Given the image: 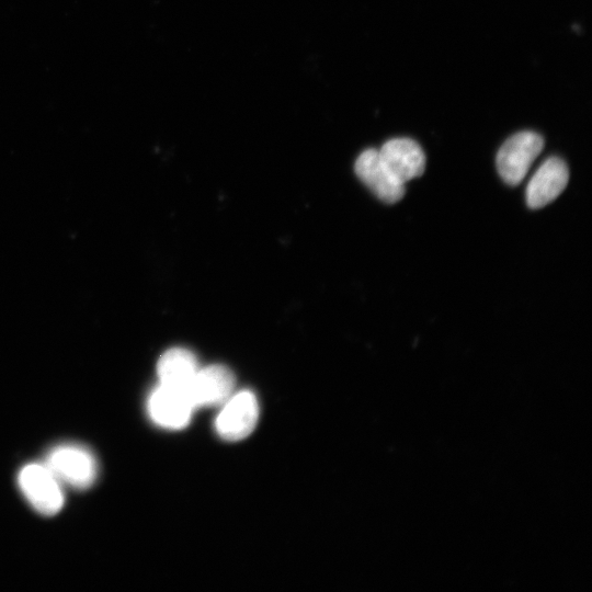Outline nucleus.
Masks as SVG:
<instances>
[{
	"label": "nucleus",
	"instance_id": "f257e3e1",
	"mask_svg": "<svg viewBox=\"0 0 592 592\" xmlns=\"http://www.w3.org/2000/svg\"><path fill=\"white\" fill-rule=\"evenodd\" d=\"M45 465L60 481L76 489L89 488L96 478L94 456L81 445L60 444L48 453Z\"/></svg>",
	"mask_w": 592,
	"mask_h": 592
},
{
	"label": "nucleus",
	"instance_id": "423d86ee",
	"mask_svg": "<svg viewBox=\"0 0 592 592\" xmlns=\"http://www.w3.org/2000/svg\"><path fill=\"white\" fill-rule=\"evenodd\" d=\"M234 373L226 366L213 364L200 367L186 391L195 409L221 406L235 390Z\"/></svg>",
	"mask_w": 592,
	"mask_h": 592
},
{
	"label": "nucleus",
	"instance_id": "0eeeda50",
	"mask_svg": "<svg viewBox=\"0 0 592 592\" xmlns=\"http://www.w3.org/2000/svg\"><path fill=\"white\" fill-rule=\"evenodd\" d=\"M354 168L356 175L379 200L394 204L403 197L405 184L388 171L378 150H364L357 157Z\"/></svg>",
	"mask_w": 592,
	"mask_h": 592
},
{
	"label": "nucleus",
	"instance_id": "7ed1b4c3",
	"mask_svg": "<svg viewBox=\"0 0 592 592\" xmlns=\"http://www.w3.org/2000/svg\"><path fill=\"white\" fill-rule=\"evenodd\" d=\"M544 148L543 137L525 130L508 138L497 155L500 177L510 185H517L526 175L533 161Z\"/></svg>",
	"mask_w": 592,
	"mask_h": 592
},
{
	"label": "nucleus",
	"instance_id": "39448f33",
	"mask_svg": "<svg viewBox=\"0 0 592 592\" xmlns=\"http://www.w3.org/2000/svg\"><path fill=\"white\" fill-rule=\"evenodd\" d=\"M194 409L185 389L161 384L153 389L147 402V410L152 421L171 430L186 426Z\"/></svg>",
	"mask_w": 592,
	"mask_h": 592
},
{
	"label": "nucleus",
	"instance_id": "f03ea898",
	"mask_svg": "<svg viewBox=\"0 0 592 592\" xmlns=\"http://www.w3.org/2000/svg\"><path fill=\"white\" fill-rule=\"evenodd\" d=\"M19 487L29 503L41 514L54 515L64 505L60 481L45 464H29L18 476Z\"/></svg>",
	"mask_w": 592,
	"mask_h": 592
},
{
	"label": "nucleus",
	"instance_id": "6e6552de",
	"mask_svg": "<svg viewBox=\"0 0 592 592\" xmlns=\"http://www.w3.org/2000/svg\"><path fill=\"white\" fill-rule=\"evenodd\" d=\"M388 171L401 183L423 174L425 156L420 145L410 138H392L378 150Z\"/></svg>",
	"mask_w": 592,
	"mask_h": 592
},
{
	"label": "nucleus",
	"instance_id": "9d476101",
	"mask_svg": "<svg viewBox=\"0 0 592 592\" xmlns=\"http://www.w3.org/2000/svg\"><path fill=\"white\" fill-rule=\"evenodd\" d=\"M198 368L197 360L190 350L169 349L157 363L159 384L186 390Z\"/></svg>",
	"mask_w": 592,
	"mask_h": 592
},
{
	"label": "nucleus",
	"instance_id": "20e7f679",
	"mask_svg": "<svg viewBox=\"0 0 592 592\" xmlns=\"http://www.w3.org/2000/svg\"><path fill=\"white\" fill-rule=\"evenodd\" d=\"M259 419L257 397L249 390L232 394L223 405L215 428L226 441H240L254 430Z\"/></svg>",
	"mask_w": 592,
	"mask_h": 592
},
{
	"label": "nucleus",
	"instance_id": "1a4fd4ad",
	"mask_svg": "<svg viewBox=\"0 0 592 592\" xmlns=\"http://www.w3.org/2000/svg\"><path fill=\"white\" fill-rule=\"evenodd\" d=\"M569 180L568 167L558 157L546 159L531 178L526 186V203L531 208H540L556 200Z\"/></svg>",
	"mask_w": 592,
	"mask_h": 592
}]
</instances>
